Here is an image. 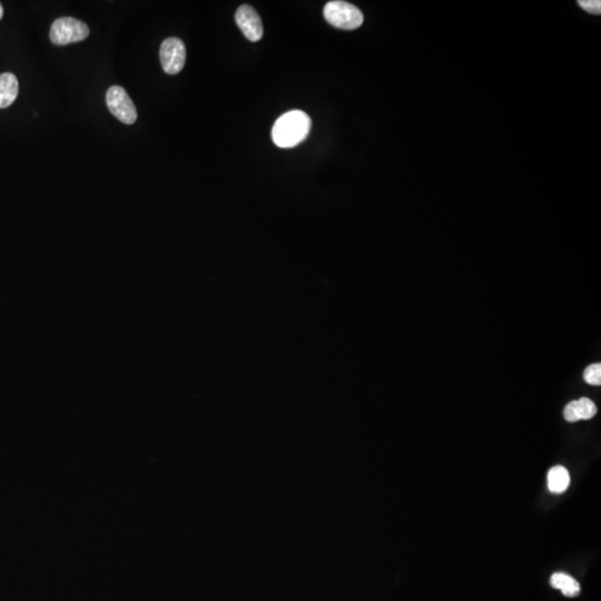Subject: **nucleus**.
Wrapping results in <instances>:
<instances>
[{
  "mask_svg": "<svg viewBox=\"0 0 601 601\" xmlns=\"http://www.w3.org/2000/svg\"><path fill=\"white\" fill-rule=\"evenodd\" d=\"M159 58L165 73L168 75L180 73L187 62V48L183 41L175 37L165 39L159 49Z\"/></svg>",
  "mask_w": 601,
  "mask_h": 601,
  "instance_id": "5",
  "label": "nucleus"
},
{
  "mask_svg": "<svg viewBox=\"0 0 601 601\" xmlns=\"http://www.w3.org/2000/svg\"><path fill=\"white\" fill-rule=\"evenodd\" d=\"M89 36V27L85 22L73 18L62 17L53 22L49 38L57 46H65L69 43H79Z\"/></svg>",
  "mask_w": 601,
  "mask_h": 601,
  "instance_id": "2",
  "label": "nucleus"
},
{
  "mask_svg": "<svg viewBox=\"0 0 601 601\" xmlns=\"http://www.w3.org/2000/svg\"><path fill=\"white\" fill-rule=\"evenodd\" d=\"M583 379L588 384L591 386H600L601 384V364H591L590 367H588L583 373Z\"/></svg>",
  "mask_w": 601,
  "mask_h": 601,
  "instance_id": "11",
  "label": "nucleus"
},
{
  "mask_svg": "<svg viewBox=\"0 0 601 601\" xmlns=\"http://www.w3.org/2000/svg\"><path fill=\"white\" fill-rule=\"evenodd\" d=\"M597 414L595 402L588 398L574 400L566 405L564 417L568 422H577L580 420H589Z\"/></svg>",
  "mask_w": 601,
  "mask_h": 601,
  "instance_id": "7",
  "label": "nucleus"
},
{
  "mask_svg": "<svg viewBox=\"0 0 601 601\" xmlns=\"http://www.w3.org/2000/svg\"><path fill=\"white\" fill-rule=\"evenodd\" d=\"M550 583L566 597H576L580 593V585L577 580L564 572L553 574L550 578Z\"/></svg>",
  "mask_w": 601,
  "mask_h": 601,
  "instance_id": "10",
  "label": "nucleus"
},
{
  "mask_svg": "<svg viewBox=\"0 0 601 601\" xmlns=\"http://www.w3.org/2000/svg\"><path fill=\"white\" fill-rule=\"evenodd\" d=\"M324 18L335 27L354 30L363 24L364 17L358 7L345 1H330L324 7Z\"/></svg>",
  "mask_w": 601,
  "mask_h": 601,
  "instance_id": "3",
  "label": "nucleus"
},
{
  "mask_svg": "<svg viewBox=\"0 0 601 601\" xmlns=\"http://www.w3.org/2000/svg\"><path fill=\"white\" fill-rule=\"evenodd\" d=\"M310 116L302 111H291L283 114L275 121L272 138L275 145L281 149H292L306 140L311 132Z\"/></svg>",
  "mask_w": 601,
  "mask_h": 601,
  "instance_id": "1",
  "label": "nucleus"
},
{
  "mask_svg": "<svg viewBox=\"0 0 601 601\" xmlns=\"http://www.w3.org/2000/svg\"><path fill=\"white\" fill-rule=\"evenodd\" d=\"M108 109L124 124L132 125L137 119V109L123 87L112 86L106 94Z\"/></svg>",
  "mask_w": 601,
  "mask_h": 601,
  "instance_id": "4",
  "label": "nucleus"
},
{
  "mask_svg": "<svg viewBox=\"0 0 601 601\" xmlns=\"http://www.w3.org/2000/svg\"><path fill=\"white\" fill-rule=\"evenodd\" d=\"M578 4H579L581 8L585 9L589 14L600 15V0H580V1H578Z\"/></svg>",
  "mask_w": 601,
  "mask_h": 601,
  "instance_id": "12",
  "label": "nucleus"
},
{
  "mask_svg": "<svg viewBox=\"0 0 601 601\" xmlns=\"http://www.w3.org/2000/svg\"><path fill=\"white\" fill-rule=\"evenodd\" d=\"M570 485L568 470L562 466H555L548 473V488L553 494H564Z\"/></svg>",
  "mask_w": 601,
  "mask_h": 601,
  "instance_id": "9",
  "label": "nucleus"
},
{
  "mask_svg": "<svg viewBox=\"0 0 601 601\" xmlns=\"http://www.w3.org/2000/svg\"><path fill=\"white\" fill-rule=\"evenodd\" d=\"M3 16H4V8H3V6H1V4H0V20H1V18H3Z\"/></svg>",
  "mask_w": 601,
  "mask_h": 601,
  "instance_id": "13",
  "label": "nucleus"
},
{
  "mask_svg": "<svg viewBox=\"0 0 601 601\" xmlns=\"http://www.w3.org/2000/svg\"><path fill=\"white\" fill-rule=\"evenodd\" d=\"M18 79L14 74L0 75V108H7L14 103L18 95Z\"/></svg>",
  "mask_w": 601,
  "mask_h": 601,
  "instance_id": "8",
  "label": "nucleus"
},
{
  "mask_svg": "<svg viewBox=\"0 0 601 601\" xmlns=\"http://www.w3.org/2000/svg\"><path fill=\"white\" fill-rule=\"evenodd\" d=\"M235 20L248 41H259L263 37V25L257 11L250 5H242L236 11Z\"/></svg>",
  "mask_w": 601,
  "mask_h": 601,
  "instance_id": "6",
  "label": "nucleus"
}]
</instances>
